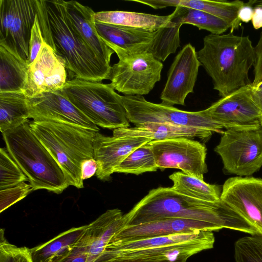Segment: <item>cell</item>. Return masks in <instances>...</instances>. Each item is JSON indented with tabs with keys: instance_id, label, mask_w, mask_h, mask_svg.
Listing matches in <instances>:
<instances>
[{
	"instance_id": "obj_1",
	"label": "cell",
	"mask_w": 262,
	"mask_h": 262,
	"mask_svg": "<svg viewBox=\"0 0 262 262\" xmlns=\"http://www.w3.org/2000/svg\"><path fill=\"white\" fill-rule=\"evenodd\" d=\"M166 218L196 220L210 224L218 231L228 229L258 235L249 224L221 199L215 202L198 200L181 194L171 187H161L150 190L123 214L122 227Z\"/></svg>"
},
{
	"instance_id": "obj_2",
	"label": "cell",
	"mask_w": 262,
	"mask_h": 262,
	"mask_svg": "<svg viewBox=\"0 0 262 262\" xmlns=\"http://www.w3.org/2000/svg\"><path fill=\"white\" fill-rule=\"evenodd\" d=\"M37 16L44 41L64 62L74 78L101 82L111 67L101 61L70 21L63 0H37Z\"/></svg>"
},
{
	"instance_id": "obj_3",
	"label": "cell",
	"mask_w": 262,
	"mask_h": 262,
	"mask_svg": "<svg viewBox=\"0 0 262 262\" xmlns=\"http://www.w3.org/2000/svg\"><path fill=\"white\" fill-rule=\"evenodd\" d=\"M201 65L221 97L250 84L248 73L255 62L254 47L248 36L210 34L196 52Z\"/></svg>"
},
{
	"instance_id": "obj_4",
	"label": "cell",
	"mask_w": 262,
	"mask_h": 262,
	"mask_svg": "<svg viewBox=\"0 0 262 262\" xmlns=\"http://www.w3.org/2000/svg\"><path fill=\"white\" fill-rule=\"evenodd\" d=\"M30 126L59 165L69 186L83 188L81 164L84 160L94 158L93 140L98 132L50 120L33 121Z\"/></svg>"
},
{
	"instance_id": "obj_5",
	"label": "cell",
	"mask_w": 262,
	"mask_h": 262,
	"mask_svg": "<svg viewBox=\"0 0 262 262\" xmlns=\"http://www.w3.org/2000/svg\"><path fill=\"white\" fill-rule=\"evenodd\" d=\"M2 135L8 153L33 191L46 189L60 194L69 186L59 165L34 135L28 121Z\"/></svg>"
},
{
	"instance_id": "obj_6",
	"label": "cell",
	"mask_w": 262,
	"mask_h": 262,
	"mask_svg": "<svg viewBox=\"0 0 262 262\" xmlns=\"http://www.w3.org/2000/svg\"><path fill=\"white\" fill-rule=\"evenodd\" d=\"M173 23L156 31L132 28L95 21L100 38L116 54L150 53L164 61L180 47V9L176 7Z\"/></svg>"
},
{
	"instance_id": "obj_7",
	"label": "cell",
	"mask_w": 262,
	"mask_h": 262,
	"mask_svg": "<svg viewBox=\"0 0 262 262\" xmlns=\"http://www.w3.org/2000/svg\"><path fill=\"white\" fill-rule=\"evenodd\" d=\"M62 92L97 126L111 129L129 126L122 96L110 83L74 78L67 80Z\"/></svg>"
},
{
	"instance_id": "obj_8",
	"label": "cell",
	"mask_w": 262,
	"mask_h": 262,
	"mask_svg": "<svg viewBox=\"0 0 262 262\" xmlns=\"http://www.w3.org/2000/svg\"><path fill=\"white\" fill-rule=\"evenodd\" d=\"M212 231L195 230L125 241H111L105 250L109 255L121 256H149L188 259L203 251L213 248Z\"/></svg>"
},
{
	"instance_id": "obj_9",
	"label": "cell",
	"mask_w": 262,
	"mask_h": 262,
	"mask_svg": "<svg viewBox=\"0 0 262 262\" xmlns=\"http://www.w3.org/2000/svg\"><path fill=\"white\" fill-rule=\"evenodd\" d=\"M214 151L221 158L226 173L250 177L262 167V127L226 129Z\"/></svg>"
},
{
	"instance_id": "obj_10",
	"label": "cell",
	"mask_w": 262,
	"mask_h": 262,
	"mask_svg": "<svg viewBox=\"0 0 262 262\" xmlns=\"http://www.w3.org/2000/svg\"><path fill=\"white\" fill-rule=\"evenodd\" d=\"M119 61L111 67L110 84L125 96L147 95L161 79L162 62L150 53L118 54Z\"/></svg>"
},
{
	"instance_id": "obj_11",
	"label": "cell",
	"mask_w": 262,
	"mask_h": 262,
	"mask_svg": "<svg viewBox=\"0 0 262 262\" xmlns=\"http://www.w3.org/2000/svg\"><path fill=\"white\" fill-rule=\"evenodd\" d=\"M129 121L135 126L146 122L167 123L220 133L224 127L206 116L203 111L188 112L173 106L154 103L143 96H122Z\"/></svg>"
},
{
	"instance_id": "obj_12",
	"label": "cell",
	"mask_w": 262,
	"mask_h": 262,
	"mask_svg": "<svg viewBox=\"0 0 262 262\" xmlns=\"http://www.w3.org/2000/svg\"><path fill=\"white\" fill-rule=\"evenodd\" d=\"M37 12V0H0V46L27 63Z\"/></svg>"
},
{
	"instance_id": "obj_13",
	"label": "cell",
	"mask_w": 262,
	"mask_h": 262,
	"mask_svg": "<svg viewBox=\"0 0 262 262\" xmlns=\"http://www.w3.org/2000/svg\"><path fill=\"white\" fill-rule=\"evenodd\" d=\"M157 165L161 170L180 169L184 173L204 180L208 171L207 148L202 143L187 138L152 140L148 143Z\"/></svg>"
},
{
	"instance_id": "obj_14",
	"label": "cell",
	"mask_w": 262,
	"mask_h": 262,
	"mask_svg": "<svg viewBox=\"0 0 262 262\" xmlns=\"http://www.w3.org/2000/svg\"><path fill=\"white\" fill-rule=\"evenodd\" d=\"M252 83L221 97L203 113L226 129H255L261 127L260 114L251 95Z\"/></svg>"
},
{
	"instance_id": "obj_15",
	"label": "cell",
	"mask_w": 262,
	"mask_h": 262,
	"mask_svg": "<svg viewBox=\"0 0 262 262\" xmlns=\"http://www.w3.org/2000/svg\"><path fill=\"white\" fill-rule=\"evenodd\" d=\"M221 199L262 236V178H230L223 185Z\"/></svg>"
},
{
	"instance_id": "obj_16",
	"label": "cell",
	"mask_w": 262,
	"mask_h": 262,
	"mask_svg": "<svg viewBox=\"0 0 262 262\" xmlns=\"http://www.w3.org/2000/svg\"><path fill=\"white\" fill-rule=\"evenodd\" d=\"M64 62L45 41L35 60L29 65L23 92L34 98L48 92L62 90L67 81Z\"/></svg>"
},
{
	"instance_id": "obj_17",
	"label": "cell",
	"mask_w": 262,
	"mask_h": 262,
	"mask_svg": "<svg viewBox=\"0 0 262 262\" xmlns=\"http://www.w3.org/2000/svg\"><path fill=\"white\" fill-rule=\"evenodd\" d=\"M200 66L195 48L190 43L184 46L169 70L160 96L161 103L170 106L184 105L187 95L193 93Z\"/></svg>"
},
{
	"instance_id": "obj_18",
	"label": "cell",
	"mask_w": 262,
	"mask_h": 262,
	"mask_svg": "<svg viewBox=\"0 0 262 262\" xmlns=\"http://www.w3.org/2000/svg\"><path fill=\"white\" fill-rule=\"evenodd\" d=\"M30 118L76 125L99 132V129L64 96L62 90L42 93L28 98Z\"/></svg>"
},
{
	"instance_id": "obj_19",
	"label": "cell",
	"mask_w": 262,
	"mask_h": 262,
	"mask_svg": "<svg viewBox=\"0 0 262 262\" xmlns=\"http://www.w3.org/2000/svg\"><path fill=\"white\" fill-rule=\"evenodd\" d=\"M152 141L144 137L106 136L96 132L93 140L94 158L98 179L107 181L115 169L136 148Z\"/></svg>"
},
{
	"instance_id": "obj_20",
	"label": "cell",
	"mask_w": 262,
	"mask_h": 262,
	"mask_svg": "<svg viewBox=\"0 0 262 262\" xmlns=\"http://www.w3.org/2000/svg\"><path fill=\"white\" fill-rule=\"evenodd\" d=\"M195 230L218 231L213 225L204 222L181 218H166L122 227L110 242L150 238Z\"/></svg>"
},
{
	"instance_id": "obj_21",
	"label": "cell",
	"mask_w": 262,
	"mask_h": 262,
	"mask_svg": "<svg viewBox=\"0 0 262 262\" xmlns=\"http://www.w3.org/2000/svg\"><path fill=\"white\" fill-rule=\"evenodd\" d=\"M68 16L75 29L94 53L105 64L111 67V56L115 52L100 38L96 26L95 12L88 6L75 1H65Z\"/></svg>"
},
{
	"instance_id": "obj_22",
	"label": "cell",
	"mask_w": 262,
	"mask_h": 262,
	"mask_svg": "<svg viewBox=\"0 0 262 262\" xmlns=\"http://www.w3.org/2000/svg\"><path fill=\"white\" fill-rule=\"evenodd\" d=\"M213 132L202 128L167 123L146 122L133 127L114 129L115 137H144L151 140H162L177 138H198L206 142Z\"/></svg>"
},
{
	"instance_id": "obj_23",
	"label": "cell",
	"mask_w": 262,
	"mask_h": 262,
	"mask_svg": "<svg viewBox=\"0 0 262 262\" xmlns=\"http://www.w3.org/2000/svg\"><path fill=\"white\" fill-rule=\"evenodd\" d=\"M123 215L118 208L108 209L86 225L85 234L89 244L87 262H94L104 251L112 238L122 227Z\"/></svg>"
},
{
	"instance_id": "obj_24",
	"label": "cell",
	"mask_w": 262,
	"mask_h": 262,
	"mask_svg": "<svg viewBox=\"0 0 262 262\" xmlns=\"http://www.w3.org/2000/svg\"><path fill=\"white\" fill-rule=\"evenodd\" d=\"M175 14L174 10L171 14L164 16L125 11H105L95 12V20L96 22L154 31L171 25Z\"/></svg>"
},
{
	"instance_id": "obj_25",
	"label": "cell",
	"mask_w": 262,
	"mask_h": 262,
	"mask_svg": "<svg viewBox=\"0 0 262 262\" xmlns=\"http://www.w3.org/2000/svg\"><path fill=\"white\" fill-rule=\"evenodd\" d=\"M244 4L239 0H159L157 6L159 9L181 6L205 11L227 22L230 26V32H233L241 26L242 22L238 18V12Z\"/></svg>"
},
{
	"instance_id": "obj_26",
	"label": "cell",
	"mask_w": 262,
	"mask_h": 262,
	"mask_svg": "<svg viewBox=\"0 0 262 262\" xmlns=\"http://www.w3.org/2000/svg\"><path fill=\"white\" fill-rule=\"evenodd\" d=\"M86 225L73 227L51 240L30 249L33 262H58L73 249L84 233Z\"/></svg>"
},
{
	"instance_id": "obj_27",
	"label": "cell",
	"mask_w": 262,
	"mask_h": 262,
	"mask_svg": "<svg viewBox=\"0 0 262 262\" xmlns=\"http://www.w3.org/2000/svg\"><path fill=\"white\" fill-rule=\"evenodd\" d=\"M0 93L23 92L28 63L2 46H0Z\"/></svg>"
},
{
	"instance_id": "obj_28",
	"label": "cell",
	"mask_w": 262,
	"mask_h": 262,
	"mask_svg": "<svg viewBox=\"0 0 262 262\" xmlns=\"http://www.w3.org/2000/svg\"><path fill=\"white\" fill-rule=\"evenodd\" d=\"M28 97L23 92L0 93V130L2 133L28 121Z\"/></svg>"
},
{
	"instance_id": "obj_29",
	"label": "cell",
	"mask_w": 262,
	"mask_h": 262,
	"mask_svg": "<svg viewBox=\"0 0 262 262\" xmlns=\"http://www.w3.org/2000/svg\"><path fill=\"white\" fill-rule=\"evenodd\" d=\"M176 192L185 196L205 201L221 200L222 189L217 185L210 184L183 172H175L169 176Z\"/></svg>"
},
{
	"instance_id": "obj_30",
	"label": "cell",
	"mask_w": 262,
	"mask_h": 262,
	"mask_svg": "<svg viewBox=\"0 0 262 262\" xmlns=\"http://www.w3.org/2000/svg\"><path fill=\"white\" fill-rule=\"evenodd\" d=\"M158 168L152 150L148 143L132 151L115 169L114 172L138 175L155 171Z\"/></svg>"
},
{
	"instance_id": "obj_31",
	"label": "cell",
	"mask_w": 262,
	"mask_h": 262,
	"mask_svg": "<svg viewBox=\"0 0 262 262\" xmlns=\"http://www.w3.org/2000/svg\"><path fill=\"white\" fill-rule=\"evenodd\" d=\"M180 21L182 25H191L212 34H222L230 28L227 22L217 16L205 11L183 7H182Z\"/></svg>"
},
{
	"instance_id": "obj_32",
	"label": "cell",
	"mask_w": 262,
	"mask_h": 262,
	"mask_svg": "<svg viewBox=\"0 0 262 262\" xmlns=\"http://www.w3.org/2000/svg\"><path fill=\"white\" fill-rule=\"evenodd\" d=\"M235 262H262V236L250 235L241 237L234 245Z\"/></svg>"
},
{
	"instance_id": "obj_33",
	"label": "cell",
	"mask_w": 262,
	"mask_h": 262,
	"mask_svg": "<svg viewBox=\"0 0 262 262\" xmlns=\"http://www.w3.org/2000/svg\"><path fill=\"white\" fill-rule=\"evenodd\" d=\"M28 181L7 149H0V189L15 186Z\"/></svg>"
},
{
	"instance_id": "obj_34",
	"label": "cell",
	"mask_w": 262,
	"mask_h": 262,
	"mask_svg": "<svg viewBox=\"0 0 262 262\" xmlns=\"http://www.w3.org/2000/svg\"><path fill=\"white\" fill-rule=\"evenodd\" d=\"M0 262H33L30 249L18 247L9 243L4 236V230L1 229Z\"/></svg>"
},
{
	"instance_id": "obj_35",
	"label": "cell",
	"mask_w": 262,
	"mask_h": 262,
	"mask_svg": "<svg viewBox=\"0 0 262 262\" xmlns=\"http://www.w3.org/2000/svg\"><path fill=\"white\" fill-rule=\"evenodd\" d=\"M32 190L30 184L25 182L15 186L0 189V212L25 198Z\"/></svg>"
},
{
	"instance_id": "obj_36",
	"label": "cell",
	"mask_w": 262,
	"mask_h": 262,
	"mask_svg": "<svg viewBox=\"0 0 262 262\" xmlns=\"http://www.w3.org/2000/svg\"><path fill=\"white\" fill-rule=\"evenodd\" d=\"M187 259H175L166 257L149 256H121L100 255L94 262H187Z\"/></svg>"
},
{
	"instance_id": "obj_37",
	"label": "cell",
	"mask_w": 262,
	"mask_h": 262,
	"mask_svg": "<svg viewBox=\"0 0 262 262\" xmlns=\"http://www.w3.org/2000/svg\"><path fill=\"white\" fill-rule=\"evenodd\" d=\"M43 42L44 40L36 14L35 21L32 29L29 42V59L28 62L29 65L36 58Z\"/></svg>"
},
{
	"instance_id": "obj_38",
	"label": "cell",
	"mask_w": 262,
	"mask_h": 262,
	"mask_svg": "<svg viewBox=\"0 0 262 262\" xmlns=\"http://www.w3.org/2000/svg\"><path fill=\"white\" fill-rule=\"evenodd\" d=\"M89 244L85 232L73 249L58 262H87Z\"/></svg>"
},
{
	"instance_id": "obj_39",
	"label": "cell",
	"mask_w": 262,
	"mask_h": 262,
	"mask_svg": "<svg viewBox=\"0 0 262 262\" xmlns=\"http://www.w3.org/2000/svg\"><path fill=\"white\" fill-rule=\"evenodd\" d=\"M254 49L256 58L254 65V80L252 84L256 87L262 82V31Z\"/></svg>"
},
{
	"instance_id": "obj_40",
	"label": "cell",
	"mask_w": 262,
	"mask_h": 262,
	"mask_svg": "<svg viewBox=\"0 0 262 262\" xmlns=\"http://www.w3.org/2000/svg\"><path fill=\"white\" fill-rule=\"evenodd\" d=\"M96 161L93 159L84 160L81 167V177L83 180L90 178L96 173L97 170Z\"/></svg>"
},
{
	"instance_id": "obj_41",
	"label": "cell",
	"mask_w": 262,
	"mask_h": 262,
	"mask_svg": "<svg viewBox=\"0 0 262 262\" xmlns=\"http://www.w3.org/2000/svg\"><path fill=\"white\" fill-rule=\"evenodd\" d=\"M251 95L252 98L259 111L260 123L262 127V82L256 87L252 85Z\"/></svg>"
},
{
	"instance_id": "obj_42",
	"label": "cell",
	"mask_w": 262,
	"mask_h": 262,
	"mask_svg": "<svg viewBox=\"0 0 262 262\" xmlns=\"http://www.w3.org/2000/svg\"><path fill=\"white\" fill-rule=\"evenodd\" d=\"M253 13V7L247 4V3H245L238 11V18L242 22L247 23L251 21Z\"/></svg>"
},
{
	"instance_id": "obj_43",
	"label": "cell",
	"mask_w": 262,
	"mask_h": 262,
	"mask_svg": "<svg viewBox=\"0 0 262 262\" xmlns=\"http://www.w3.org/2000/svg\"><path fill=\"white\" fill-rule=\"evenodd\" d=\"M253 8L254 13L251 22L253 28L257 30L262 28V7L255 6Z\"/></svg>"
},
{
	"instance_id": "obj_44",
	"label": "cell",
	"mask_w": 262,
	"mask_h": 262,
	"mask_svg": "<svg viewBox=\"0 0 262 262\" xmlns=\"http://www.w3.org/2000/svg\"><path fill=\"white\" fill-rule=\"evenodd\" d=\"M247 4L252 6L253 7L255 6H259L262 7V1L250 0L247 2Z\"/></svg>"
}]
</instances>
